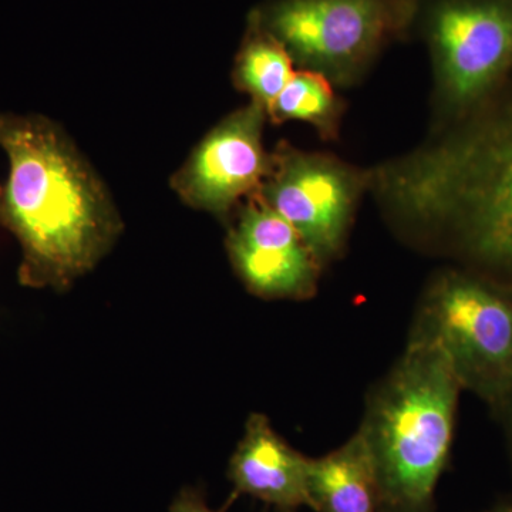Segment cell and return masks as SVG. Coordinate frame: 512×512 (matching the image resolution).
Here are the masks:
<instances>
[{"instance_id": "obj_2", "label": "cell", "mask_w": 512, "mask_h": 512, "mask_svg": "<svg viewBox=\"0 0 512 512\" xmlns=\"http://www.w3.org/2000/svg\"><path fill=\"white\" fill-rule=\"evenodd\" d=\"M0 148L9 160L0 225L22 245L20 279L69 288L99 264L123 228L109 192L46 117L0 113Z\"/></svg>"}, {"instance_id": "obj_3", "label": "cell", "mask_w": 512, "mask_h": 512, "mask_svg": "<svg viewBox=\"0 0 512 512\" xmlns=\"http://www.w3.org/2000/svg\"><path fill=\"white\" fill-rule=\"evenodd\" d=\"M461 392L446 355L433 343L410 339L370 392L357 430L375 466L380 511L434 512Z\"/></svg>"}, {"instance_id": "obj_16", "label": "cell", "mask_w": 512, "mask_h": 512, "mask_svg": "<svg viewBox=\"0 0 512 512\" xmlns=\"http://www.w3.org/2000/svg\"><path fill=\"white\" fill-rule=\"evenodd\" d=\"M483 512H512V498L501 501V503L495 504L494 507L488 508Z\"/></svg>"}, {"instance_id": "obj_4", "label": "cell", "mask_w": 512, "mask_h": 512, "mask_svg": "<svg viewBox=\"0 0 512 512\" xmlns=\"http://www.w3.org/2000/svg\"><path fill=\"white\" fill-rule=\"evenodd\" d=\"M409 339L436 345L463 390L497 412L512 383V282L443 269L421 293Z\"/></svg>"}, {"instance_id": "obj_7", "label": "cell", "mask_w": 512, "mask_h": 512, "mask_svg": "<svg viewBox=\"0 0 512 512\" xmlns=\"http://www.w3.org/2000/svg\"><path fill=\"white\" fill-rule=\"evenodd\" d=\"M258 197L301 235L323 268L342 256L372 168L279 141Z\"/></svg>"}, {"instance_id": "obj_14", "label": "cell", "mask_w": 512, "mask_h": 512, "mask_svg": "<svg viewBox=\"0 0 512 512\" xmlns=\"http://www.w3.org/2000/svg\"><path fill=\"white\" fill-rule=\"evenodd\" d=\"M170 512H215L205 503L204 497L198 491L184 490L178 494L171 504Z\"/></svg>"}, {"instance_id": "obj_10", "label": "cell", "mask_w": 512, "mask_h": 512, "mask_svg": "<svg viewBox=\"0 0 512 512\" xmlns=\"http://www.w3.org/2000/svg\"><path fill=\"white\" fill-rule=\"evenodd\" d=\"M308 457L296 451L264 414L249 416L244 437L229 461L235 494L249 495L279 512L309 507L306 493Z\"/></svg>"}, {"instance_id": "obj_5", "label": "cell", "mask_w": 512, "mask_h": 512, "mask_svg": "<svg viewBox=\"0 0 512 512\" xmlns=\"http://www.w3.org/2000/svg\"><path fill=\"white\" fill-rule=\"evenodd\" d=\"M420 0H268L249 16L275 37L296 70L336 87L362 82L376 60L414 33Z\"/></svg>"}, {"instance_id": "obj_1", "label": "cell", "mask_w": 512, "mask_h": 512, "mask_svg": "<svg viewBox=\"0 0 512 512\" xmlns=\"http://www.w3.org/2000/svg\"><path fill=\"white\" fill-rule=\"evenodd\" d=\"M390 220L447 238L476 271L512 282V73L481 106L372 168Z\"/></svg>"}, {"instance_id": "obj_8", "label": "cell", "mask_w": 512, "mask_h": 512, "mask_svg": "<svg viewBox=\"0 0 512 512\" xmlns=\"http://www.w3.org/2000/svg\"><path fill=\"white\" fill-rule=\"evenodd\" d=\"M266 121L264 107L251 101L212 128L171 181L181 200L228 217L258 194L272 164L264 144Z\"/></svg>"}, {"instance_id": "obj_13", "label": "cell", "mask_w": 512, "mask_h": 512, "mask_svg": "<svg viewBox=\"0 0 512 512\" xmlns=\"http://www.w3.org/2000/svg\"><path fill=\"white\" fill-rule=\"evenodd\" d=\"M346 103L322 74L296 70L268 111L271 123L303 121L315 128L323 141H338Z\"/></svg>"}, {"instance_id": "obj_11", "label": "cell", "mask_w": 512, "mask_h": 512, "mask_svg": "<svg viewBox=\"0 0 512 512\" xmlns=\"http://www.w3.org/2000/svg\"><path fill=\"white\" fill-rule=\"evenodd\" d=\"M306 493L316 512H382L379 484L360 431L322 457H308Z\"/></svg>"}, {"instance_id": "obj_15", "label": "cell", "mask_w": 512, "mask_h": 512, "mask_svg": "<svg viewBox=\"0 0 512 512\" xmlns=\"http://www.w3.org/2000/svg\"><path fill=\"white\" fill-rule=\"evenodd\" d=\"M495 414H498V417L503 421L505 437H507L508 450H510L512 460V383Z\"/></svg>"}, {"instance_id": "obj_9", "label": "cell", "mask_w": 512, "mask_h": 512, "mask_svg": "<svg viewBox=\"0 0 512 512\" xmlns=\"http://www.w3.org/2000/svg\"><path fill=\"white\" fill-rule=\"evenodd\" d=\"M234 214L227 251L248 291L264 299L313 298L325 268L296 229L258 195Z\"/></svg>"}, {"instance_id": "obj_6", "label": "cell", "mask_w": 512, "mask_h": 512, "mask_svg": "<svg viewBox=\"0 0 512 512\" xmlns=\"http://www.w3.org/2000/svg\"><path fill=\"white\" fill-rule=\"evenodd\" d=\"M414 33L429 50L434 133L476 110L512 73V0H420Z\"/></svg>"}, {"instance_id": "obj_12", "label": "cell", "mask_w": 512, "mask_h": 512, "mask_svg": "<svg viewBox=\"0 0 512 512\" xmlns=\"http://www.w3.org/2000/svg\"><path fill=\"white\" fill-rule=\"evenodd\" d=\"M285 47L249 16L234 66V83L268 113L296 70Z\"/></svg>"}]
</instances>
